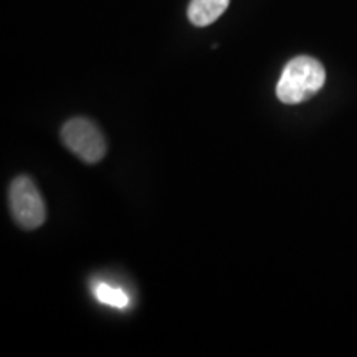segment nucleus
Returning <instances> with one entry per match:
<instances>
[{
    "mask_svg": "<svg viewBox=\"0 0 357 357\" xmlns=\"http://www.w3.org/2000/svg\"><path fill=\"white\" fill-rule=\"evenodd\" d=\"M95 296L102 305L118 307V310H124L129 305V296L123 289L113 288L106 283L95 284Z\"/></svg>",
    "mask_w": 357,
    "mask_h": 357,
    "instance_id": "39448f33",
    "label": "nucleus"
},
{
    "mask_svg": "<svg viewBox=\"0 0 357 357\" xmlns=\"http://www.w3.org/2000/svg\"><path fill=\"white\" fill-rule=\"evenodd\" d=\"M10 211L15 222L25 230L38 229L47 218V208L42 195L30 177L20 176L12 182Z\"/></svg>",
    "mask_w": 357,
    "mask_h": 357,
    "instance_id": "f03ea898",
    "label": "nucleus"
},
{
    "mask_svg": "<svg viewBox=\"0 0 357 357\" xmlns=\"http://www.w3.org/2000/svg\"><path fill=\"white\" fill-rule=\"evenodd\" d=\"M61 139L71 153L86 164L100 162L106 154L105 137L89 119L75 118L65 123L61 129Z\"/></svg>",
    "mask_w": 357,
    "mask_h": 357,
    "instance_id": "7ed1b4c3",
    "label": "nucleus"
},
{
    "mask_svg": "<svg viewBox=\"0 0 357 357\" xmlns=\"http://www.w3.org/2000/svg\"><path fill=\"white\" fill-rule=\"evenodd\" d=\"M326 83V70L316 58L296 56L283 68L276 96L284 105H298L314 96Z\"/></svg>",
    "mask_w": 357,
    "mask_h": 357,
    "instance_id": "f257e3e1",
    "label": "nucleus"
},
{
    "mask_svg": "<svg viewBox=\"0 0 357 357\" xmlns=\"http://www.w3.org/2000/svg\"><path fill=\"white\" fill-rule=\"evenodd\" d=\"M229 3L230 0H192L187 15L195 26H207L218 20Z\"/></svg>",
    "mask_w": 357,
    "mask_h": 357,
    "instance_id": "20e7f679",
    "label": "nucleus"
}]
</instances>
